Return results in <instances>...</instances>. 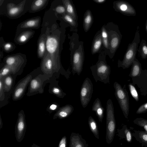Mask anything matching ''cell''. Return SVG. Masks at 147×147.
<instances>
[{"label": "cell", "instance_id": "obj_1", "mask_svg": "<svg viewBox=\"0 0 147 147\" xmlns=\"http://www.w3.org/2000/svg\"><path fill=\"white\" fill-rule=\"evenodd\" d=\"M46 51L52 59L53 66L58 69L67 79H69L71 74L69 70L65 71L61 68L60 63L59 55V42L57 38L53 35L46 34Z\"/></svg>", "mask_w": 147, "mask_h": 147}, {"label": "cell", "instance_id": "obj_2", "mask_svg": "<svg viewBox=\"0 0 147 147\" xmlns=\"http://www.w3.org/2000/svg\"><path fill=\"white\" fill-rule=\"evenodd\" d=\"M139 27L138 26L132 42L129 43L124 55L122 61L119 60L118 67H121L123 69L129 68L136 58V55L138 50V47L140 42V36L139 33Z\"/></svg>", "mask_w": 147, "mask_h": 147}, {"label": "cell", "instance_id": "obj_3", "mask_svg": "<svg viewBox=\"0 0 147 147\" xmlns=\"http://www.w3.org/2000/svg\"><path fill=\"white\" fill-rule=\"evenodd\" d=\"M116 128L114 108L112 100L109 99L107 102L106 139L110 144L113 140Z\"/></svg>", "mask_w": 147, "mask_h": 147}, {"label": "cell", "instance_id": "obj_4", "mask_svg": "<svg viewBox=\"0 0 147 147\" xmlns=\"http://www.w3.org/2000/svg\"><path fill=\"white\" fill-rule=\"evenodd\" d=\"M95 82L100 81L105 84H110V66L103 60H99L96 64L90 67Z\"/></svg>", "mask_w": 147, "mask_h": 147}, {"label": "cell", "instance_id": "obj_5", "mask_svg": "<svg viewBox=\"0 0 147 147\" xmlns=\"http://www.w3.org/2000/svg\"><path fill=\"white\" fill-rule=\"evenodd\" d=\"M115 95L125 117L127 119L129 111V100L125 86L123 87L115 82L114 83Z\"/></svg>", "mask_w": 147, "mask_h": 147}, {"label": "cell", "instance_id": "obj_6", "mask_svg": "<svg viewBox=\"0 0 147 147\" xmlns=\"http://www.w3.org/2000/svg\"><path fill=\"white\" fill-rule=\"evenodd\" d=\"M93 91V84L90 79L86 78L82 85L80 92L81 103L84 108L86 107L90 102Z\"/></svg>", "mask_w": 147, "mask_h": 147}, {"label": "cell", "instance_id": "obj_7", "mask_svg": "<svg viewBox=\"0 0 147 147\" xmlns=\"http://www.w3.org/2000/svg\"><path fill=\"white\" fill-rule=\"evenodd\" d=\"M26 129V124L25 115L23 112L18 115V119L15 127V135L16 141L20 142L25 136Z\"/></svg>", "mask_w": 147, "mask_h": 147}, {"label": "cell", "instance_id": "obj_8", "mask_svg": "<svg viewBox=\"0 0 147 147\" xmlns=\"http://www.w3.org/2000/svg\"><path fill=\"white\" fill-rule=\"evenodd\" d=\"M115 10L122 14L127 16H135L136 11L131 4L127 1H118L115 3Z\"/></svg>", "mask_w": 147, "mask_h": 147}, {"label": "cell", "instance_id": "obj_9", "mask_svg": "<svg viewBox=\"0 0 147 147\" xmlns=\"http://www.w3.org/2000/svg\"><path fill=\"white\" fill-rule=\"evenodd\" d=\"M83 64L82 55L79 51H76L73 55L71 62L72 72L73 75L76 74L79 76L82 72Z\"/></svg>", "mask_w": 147, "mask_h": 147}, {"label": "cell", "instance_id": "obj_10", "mask_svg": "<svg viewBox=\"0 0 147 147\" xmlns=\"http://www.w3.org/2000/svg\"><path fill=\"white\" fill-rule=\"evenodd\" d=\"M26 1L24 0L17 5L12 3L8 4L7 11L8 16L11 18H14L21 15L24 9Z\"/></svg>", "mask_w": 147, "mask_h": 147}, {"label": "cell", "instance_id": "obj_11", "mask_svg": "<svg viewBox=\"0 0 147 147\" xmlns=\"http://www.w3.org/2000/svg\"><path fill=\"white\" fill-rule=\"evenodd\" d=\"M69 147H88V145L81 135L72 132L70 137Z\"/></svg>", "mask_w": 147, "mask_h": 147}, {"label": "cell", "instance_id": "obj_12", "mask_svg": "<svg viewBox=\"0 0 147 147\" xmlns=\"http://www.w3.org/2000/svg\"><path fill=\"white\" fill-rule=\"evenodd\" d=\"M23 57L20 55L7 57L5 59L6 65L13 68L15 70L23 63Z\"/></svg>", "mask_w": 147, "mask_h": 147}, {"label": "cell", "instance_id": "obj_13", "mask_svg": "<svg viewBox=\"0 0 147 147\" xmlns=\"http://www.w3.org/2000/svg\"><path fill=\"white\" fill-rule=\"evenodd\" d=\"M74 108L71 105H67L61 107L54 115L53 119H63L69 117L73 112Z\"/></svg>", "mask_w": 147, "mask_h": 147}, {"label": "cell", "instance_id": "obj_14", "mask_svg": "<svg viewBox=\"0 0 147 147\" xmlns=\"http://www.w3.org/2000/svg\"><path fill=\"white\" fill-rule=\"evenodd\" d=\"M92 109V111L95 112L99 122L102 123L104 117V110L98 98H97L95 100Z\"/></svg>", "mask_w": 147, "mask_h": 147}, {"label": "cell", "instance_id": "obj_15", "mask_svg": "<svg viewBox=\"0 0 147 147\" xmlns=\"http://www.w3.org/2000/svg\"><path fill=\"white\" fill-rule=\"evenodd\" d=\"M132 136L141 144L142 147H147V133L141 130H134Z\"/></svg>", "mask_w": 147, "mask_h": 147}, {"label": "cell", "instance_id": "obj_16", "mask_svg": "<svg viewBox=\"0 0 147 147\" xmlns=\"http://www.w3.org/2000/svg\"><path fill=\"white\" fill-rule=\"evenodd\" d=\"M122 36L118 29L115 31L110 41V47L113 53H114L118 47Z\"/></svg>", "mask_w": 147, "mask_h": 147}, {"label": "cell", "instance_id": "obj_17", "mask_svg": "<svg viewBox=\"0 0 147 147\" xmlns=\"http://www.w3.org/2000/svg\"><path fill=\"white\" fill-rule=\"evenodd\" d=\"M46 35L43 34L40 36L38 41L37 54L39 58H43L46 51Z\"/></svg>", "mask_w": 147, "mask_h": 147}, {"label": "cell", "instance_id": "obj_18", "mask_svg": "<svg viewBox=\"0 0 147 147\" xmlns=\"http://www.w3.org/2000/svg\"><path fill=\"white\" fill-rule=\"evenodd\" d=\"M41 18L38 17L28 20L22 23L20 27L21 28H37L40 26Z\"/></svg>", "mask_w": 147, "mask_h": 147}, {"label": "cell", "instance_id": "obj_19", "mask_svg": "<svg viewBox=\"0 0 147 147\" xmlns=\"http://www.w3.org/2000/svg\"><path fill=\"white\" fill-rule=\"evenodd\" d=\"M117 131L118 136L120 138L124 139L128 143L131 142L132 133L126 125H124L121 129H118Z\"/></svg>", "mask_w": 147, "mask_h": 147}, {"label": "cell", "instance_id": "obj_20", "mask_svg": "<svg viewBox=\"0 0 147 147\" xmlns=\"http://www.w3.org/2000/svg\"><path fill=\"white\" fill-rule=\"evenodd\" d=\"M34 33V32L32 30L24 31L21 33L17 38L16 42L18 44H24L32 37Z\"/></svg>", "mask_w": 147, "mask_h": 147}, {"label": "cell", "instance_id": "obj_21", "mask_svg": "<svg viewBox=\"0 0 147 147\" xmlns=\"http://www.w3.org/2000/svg\"><path fill=\"white\" fill-rule=\"evenodd\" d=\"M132 65L129 76L131 77H134L140 76L141 71V65L138 60L136 58Z\"/></svg>", "mask_w": 147, "mask_h": 147}, {"label": "cell", "instance_id": "obj_22", "mask_svg": "<svg viewBox=\"0 0 147 147\" xmlns=\"http://www.w3.org/2000/svg\"><path fill=\"white\" fill-rule=\"evenodd\" d=\"M48 0H36L33 1L31 6L32 12L38 11L45 6L48 3Z\"/></svg>", "mask_w": 147, "mask_h": 147}, {"label": "cell", "instance_id": "obj_23", "mask_svg": "<svg viewBox=\"0 0 147 147\" xmlns=\"http://www.w3.org/2000/svg\"><path fill=\"white\" fill-rule=\"evenodd\" d=\"M42 66L44 69L48 71L51 70L54 67L53 61L47 51L43 58Z\"/></svg>", "mask_w": 147, "mask_h": 147}, {"label": "cell", "instance_id": "obj_24", "mask_svg": "<svg viewBox=\"0 0 147 147\" xmlns=\"http://www.w3.org/2000/svg\"><path fill=\"white\" fill-rule=\"evenodd\" d=\"M88 123L91 131L94 136L98 139L99 135L98 126L96 121L91 116L88 118Z\"/></svg>", "mask_w": 147, "mask_h": 147}, {"label": "cell", "instance_id": "obj_25", "mask_svg": "<svg viewBox=\"0 0 147 147\" xmlns=\"http://www.w3.org/2000/svg\"><path fill=\"white\" fill-rule=\"evenodd\" d=\"M63 2L67 14L71 16L74 20H75L76 17L74 9L70 1L63 0Z\"/></svg>", "mask_w": 147, "mask_h": 147}, {"label": "cell", "instance_id": "obj_26", "mask_svg": "<svg viewBox=\"0 0 147 147\" xmlns=\"http://www.w3.org/2000/svg\"><path fill=\"white\" fill-rule=\"evenodd\" d=\"M92 21V17L90 11L88 10L85 13L84 24L85 30L87 32L89 29Z\"/></svg>", "mask_w": 147, "mask_h": 147}, {"label": "cell", "instance_id": "obj_27", "mask_svg": "<svg viewBox=\"0 0 147 147\" xmlns=\"http://www.w3.org/2000/svg\"><path fill=\"white\" fill-rule=\"evenodd\" d=\"M138 51L141 58L145 59L147 58V44L146 41L143 39L141 40Z\"/></svg>", "mask_w": 147, "mask_h": 147}, {"label": "cell", "instance_id": "obj_28", "mask_svg": "<svg viewBox=\"0 0 147 147\" xmlns=\"http://www.w3.org/2000/svg\"><path fill=\"white\" fill-rule=\"evenodd\" d=\"M28 80L27 82H23V84L22 83L21 84H19L17 87L14 92V98L16 99H18L20 98L23 94L27 83L28 82Z\"/></svg>", "mask_w": 147, "mask_h": 147}, {"label": "cell", "instance_id": "obj_29", "mask_svg": "<svg viewBox=\"0 0 147 147\" xmlns=\"http://www.w3.org/2000/svg\"><path fill=\"white\" fill-rule=\"evenodd\" d=\"M3 79V83L4 89L5 90L9 91L11 88L13 82V79L10 75H8L2 78Z\"/></svg>", "mask_w": 147, "mask_h": 147}, {"label": "cell", "instance_id": "obj_30", "mask_svg": "<svg viewBox=\"0 0 147 147\" xmlns=\"http://www.w3.org/2000/svg\"><path fill=\"white\" fill-rule=\"evenodd\" d=\"M102 36L101 34L96 38L92 47V52L94 53L97 52L100 48L102 43Z\"/></svg>", "mask_w": 147, "mask_h": 147}, {"label": "cell", "instance_id": "obj_31", "mask_svg": "<svg viewBox=\"0 0 147 147\" xmlns=\"http://www.w3.org/2000/svg\"><path fill=\"white\" fill-rule=\"evenodd\" d=\"M16 70L12 67L6 65L1 70L0 73V78H3L9 75L11 72Z\"/></svg>", "mask_w": 147, "mask_h": 147}, {"label": "cell", "instance_id": "obj_32", "mask_svg": "<svg viewBox=\"0 0 147 147\" xmlns=\"http://www.w3.org/2000/svg\"><path fill=\"white\" fill-rule=\"evenodd\" d=\"M133 123L143 128L147 133V119L143 118H137L134 120Z\"/></svg>", "mask_w": 147, "mask_h": 147}, {"label": "cell", "instance_id": "obj_33", "mask_svg": "<svg viewBox=\"0 0 147 147\" xmlns=\"http://www.w3.org/2000/svg\"><path fill=\"white\" fill-rule=\"evenodd\" d=\"M128 86L131 96L136 101H138L139 100L138 95L135 88L131 84H129Z\"/></svg>", "mask_w": 147, "mask_h": 147}, {"label": "cell", "instance_id": "obj_34", "mask_svg": "<svg viewBox=\"0 0 147 147\" xmlns=\"http://www.w3.org/2000/svg\"><path fill=\"white\" fill-rule=\"evenodd\" d=\"M101 36L104 47L106 48H108L109 47L108 35L107 32L104 28H103L102 30Z\"/></svg>", "mask_w": 147, "mask_h": 147}, {"label": "cell", "instance_id": "obj_35", "mask_svg": "<svg viewBox=\"0 0 147 147\" xmlns=\"http://www.w3.org/2000/svg\"><path fill=\"white\" fill-rule=\"evenodd\" d=\"M53 92L55 94L61 98H63L66 95L65 93L59 87H55L52 90Z\"/></svg>", "mask_w": 147, "mask_h": 147}, {"label": "cell", "instance_id": "obj_36", "mask_svg": "<svg viewBox=\"0 0 147 147\" xmlns=\"http://www.w3.org/2000/svg\"><path fill=\"white\" fill-rule=\"evenodd\" d=\"M15 46L13 43L8 42L4 43L3 45V48L6 52H9L13 51L15 48Z\"/></svg>", "mask_w": 147, "mask_h": 147}, {"label": "cell", "instance_id": "obj_37", "mask_svg": "<svg viewBox=\"0 0 147 147\" xmlns=\"http://www.w3.org/2000/svg\"><path fill=\"white\" fill-rule=\"evenodd\" d=\"M63 17L64 20L71 25L74 26L76 25V22L68 14L65 13L64 14Z\"/></svg>", "mask_w": 147, "mask_h": 147}, {"label": "cell", "instance_id": "obj_38", "mask_svg": "<svg viewBox=\"0 0 147 147\" xmlns=\"http://www.w3.org/2000/svg\"><path fill=\"white\" fill-rule=\"evenodd\" d=\"M39 82L36 79L32 80L30 82V88L32 90H37L40 86Z\"/></svg>", "mask_w": 147, "mask_h": 147}, {"label": "cell", "instance_id": "obj_39", "mask_svg": "<svg viewBox=\"0 0 147 147\" xmlns=\"http://www.w3.org/2000/svg\"><path fill=\"white\" fill-rule=\"evenodd\" d=\"M146 112H147V102L140 106L137 110L136 113L137 114H140Z\"/></svg>", "mask_w": 147, "mask_h": 147}, {"label": "cell", "instance_id": "obj_40", "mask_svg": "<svg viewBox=\"0 0 147 147\" xmlns=\"http://www.w3.org/2000/svg\"><path fill=\"white\" fill-rule=\"evenodd\" d=\"M55 11L59 14H65L66 11L65 7L62 5H59L57 6L55 9Z\"/></svg>", "mask_w": 147, "mask_h": 147}, {"label": "cell", "instance_id": "obj_41", "mask_svg": "<svg viewBox=\"0 0 147 147\" xmlns=\"http://www.w3.org/2000/svg\"><path fill=\"white\" fill-rule=\"evenodd\" d=\"M67 138L64 136L59 142L58 147H67Z\"/></svg>", "mask_w": 147, "mask_h": 147}, {"label": "cell", "instance_id": "obj_42", "mask_svg": "<svg viewBox=\"0 0 147 147\" xmlns=\"http://www.w3.org/2000/svg\"><path fill=\"white\" fill-rule=\"evenodd\" d=\"M57 107L58 106L57 104H53L50 105L49 108L51 110L54 111L56 109Z\"/></svg>", "mask_w": 147, "mask_h": 147}, {"label": "cell", "instance_id": "obj_43", "mask_svg": "<svg viewBox=\"0 0 147 147\" xmlns=\"http://www.w3.org/2000/svg\"><path fill=\"white\" fill-rule=\"evenodd\" d=\"M94 1L95 2L98 3H102L105 2V0H94Z\"/></svg>", "mask_w": 147, "mask_h": 147}, {"label": "cell", "instance_id": "obj_44", "mask_svg": "<svg viewBox=\"0 0 147 147\" xmlns=\"http://www.w3.org/2000/svg\"><path fill=\"white\" fill-rule=\"evenodd\" d=\"M3 123L2 122V119H1V117H0V129H1L3 127Z\"/></svg>", "mask_w": 147, "mask_h": 147}, {"label": "cell", "instance_id": "obj_45", "mask_svg": "<svg viewBox=\"0 0 147 147\" xmlns=\"http://www.w3.org/2000/svg\"><path fill=\"white\" fill-rule=\"evenodd\" d=\"M32 147H41L39 146H38V145L34 143H33V144L31 146Z\"/></svg>", "mask_w": 147, "mask_h": 147}, {"label": "cell", "instance_id": "obj_46", "mask_svg": "<svg viewBox=\"0 0 147 147\" xmlns=\"http://www.w3.org/2000/svg\"><path fill=\"white\" fill-rule=\"evenodd\" d=\"M145 27L146 31V32L147 33V18L146 19V22Z\"/></svg>", "mask_w": 147, "mask_h": 147}, {"label": "cell", "instance_id": "obj_47", "mask_svg": "<svg viewBox=\"0 0 147 147\" xmlns=\"http://www.w3.org/2000/svg\"><path fill=\"white\" fill-rule=\"evenodd\" d=\"M0 147H1V146H0Z\"/></svg>", "mask_w": 147, "mask_h": 147}]
</instances>
